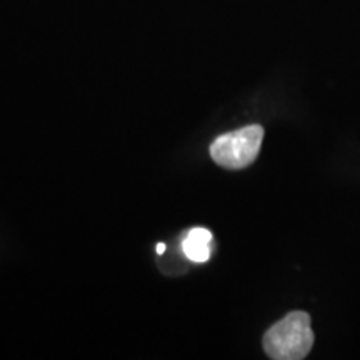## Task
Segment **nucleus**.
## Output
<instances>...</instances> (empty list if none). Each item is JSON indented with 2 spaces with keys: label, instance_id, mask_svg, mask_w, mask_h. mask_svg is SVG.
Returning <instances> with one entry per match:
<instances>
[{
  "label": "nucleus",
  "instance_id": "obj_1",
  "mask_svg": "<svg viewBox=\"0 0 360 360\" xmlns=\"http://www.w3.org/2000/svg\"><path fill=\"white\" fill-rule=\"evenodd\" d=\"M314 345V332L307 312H290L274 323L264 335V349L274 360H300Z\"/></svg>",
  "mask_w": 360,
  "mask_h": 360
},
{
  "label": "nucleus",
  "instance_id": "obj_2",
  "mask_svg": "<svg viewBox=\"0 0 360 360\" xmlns=\"http://www.w3.org/2000/svg\"><path fill=\"white\" fill-rule=\"evenodd\" d=\"M264 141L260 125H247L244 129L220 135L210 146V155L225 169H244L257 159Z\"/></svg>",
  "mask_w": 360,
  "mask_h": 360
},
{
  "label": "nucleus",
  "instance_id": "obj_3",
  "mask_svg": "<svg viewBox=\"0 0 360 360\" xmlns=\"http://www.w3.org/2000/svg\"><path fill=\"white\" fill-rule=\"evenodd\" d=\"M210 244H212V232L207 231V229L197 227L187 233L186 240L182 242V250L188 260L204 264L212 255Z\"/></svg>",
  "mask_w": 360,
  "mask_h": 360
},
{
  "label": "nucleus",
  "instance_id": "obj_4",
  "mask_svg": "<svg viewBox=\"0 0 360 360\" xmlns=\"http://www.w3.org/2000/svg\"><path fill=\"white\" fill-rule=\"evenodd\" d=\"M164 250H165V245L164 244L157 245V254H164Z\"/></svg>",
  "mask_w": 360,
  "mask_h": 360
}]
</instances>
